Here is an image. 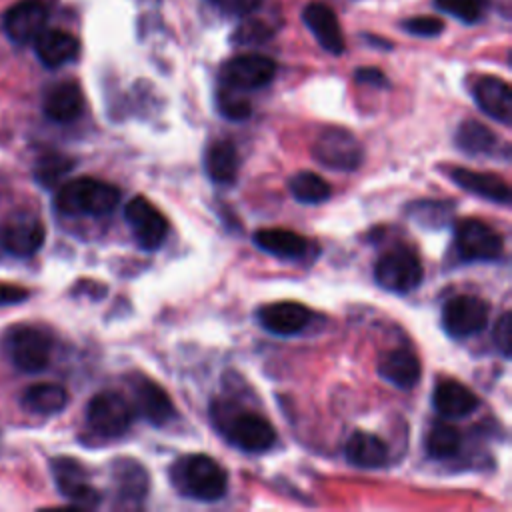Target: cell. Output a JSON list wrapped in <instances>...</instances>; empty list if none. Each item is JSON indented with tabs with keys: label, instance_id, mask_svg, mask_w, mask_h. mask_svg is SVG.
Returning <instances> with one entry per match:
<instances>
[{
	"label": "cell",
	"instance_id": "1",
	"mask_svg": "<svg viewBox=\"0 0 512 512\" xmlns=\"http://www.w3.org/2000/svg\"><path fill=\"white\" fill-rule=\"evenodd\" d=\"M174 488L194 500L214 502L226 494L228 478L222 466L206 454H186L170 468Z\"/></svg>",
	"mask_w": 512,
	"mask_h": 512
},
{
	"label": "cell",
	"instance_id": "2",
	"mask_svg": "<svg viewBox=\"0 0 512 512\" xmlns=\"http://www.w3.org/2000/svg\"><path fill=\"white\" fill-rule=\"evenodd\" d=\"M120 202V190L104 180L74 178L62 184L54 196L56 208L66 216H104Z\"/></svg>",
	"mask_w": 512,
	"mask_h": 512
},
{
	"label": "cell",
	"instance_id": "3",
	"mask_svg": "<svg viewBox=\"0 0 512 512\" xmlns=\"http://www.w3.org/2000/svg\"><path fill=\"white\" fill-rule=\"evenodd\" d=\"M4 352L22 372H42L52 354L50 336L32 324H12L2 336Z\"/></svg>",
	"mask_w": 512,
	"mask_h": 512
},
{
	"label": "cell",
	"instance_id": "4",
	"mask_svg": "<svg viewBox=\"0 0 512 512\" xmlns=\"http://www.w3.org/2000/svg\"><path fill=\"white\" fill-rule=\"evenodd\" d=\"M424 278L418 254L408 246H394L384 252L374 266V280L380 288L396 294L412 292Z\"/></svg>",
	"mask_w": 512,
	"mask_h": 512
},
{
	"label": "cell",
	"instance_id": "5",
	"mask_svg": "<svg viewBox=\"0 0 512 512\" xmlns=\"http://www.w3.org/2000/svg\"><path fill=\"white\" fill-rule=\"evenodd\" d=\"M136 416L134 406L126 396L114 390H104L92 396L86 408V422L90 430L104 438L122 436Z\"/></svg>",
	"mask_w": 512,
	"mask_h": 512
},
{
	"label": "cell",
	"instance_id": "6",
	"mask_svg": "<svg viewBox=\"0 0 512 512\" xmlns=\"http://www.w3.org/2000/svg\"><path fill=\"white\" fill-rule=\"evenodd\" d=\"M454 240L460 258L468 262H492L504 252L502 236L490 224L476 218L460 220L454 230Z\"/></svg>",
	"mask_w": 512,
	"mask_h": 512
},
{
	"label": "cell",
	"instance_id": "7",
	"mask_svg": "<svg viewBox=\"0 0 512 512\" xmlns=\"http://www.w3.org/2000/svg\"><path fill=\"white\" fill-rule=\"evenodd\" d=\"M312 154L326 168L340 172H352L364 160L362 144L344 128H326L314 142Z\"/></svg>",
	"mask_w": 512,
	"mask_h": 512
},
{
	"label": "cell",
	"instance_id": "8",
	"mask_svg": "<svg viewBox=\"0 0 512 512\" xmlns=\"http://www.w3.org/2000/svg\"><path fill=\"white\" fill-rule=\"evenodd\" d=\"M220 428L226 440L244 452H264L276 440L274 426L264 416L248 410H238L222 418Z\"/></svg>",
	"mask_w": 512,
	"mask_h": 512
},
{
	"label": "cell",
	"instance_id": "9",
	"mask_svg": "<svg viewBox=\"0 0 512 512\" xmlns=\"http://www.w3.org/2000/svg\"><path fill=\"white\" fill-rule=\"evenodd\" d=\"M44 238L42 220L28 210L12 212L0 224V244L14 256H32L42 248Z\"/></svg>",
	"mask_w": 512,
	"mask_h": 512
},
{
	"label": "cell",
	"instance_id": "10",
	"mask_svg": "<svg viewBox=\"0 0 512 512\" xmlns=\"http://www.w3.org/2000/svg\"><path fill=\"white\" fill-rule=\"evenodd\" d=\"M124 218L142 250H158L168 236L166 216L144 196H134L124 208Z\"/></svg>",
	"mask_w": 512,
	"mask_h": 512
},
{
	"label": "cell",
	"instance_id": "11",
	"mask_svg": "<svg viewBox=\"0 0 512 512\" xmlns=\"http://www.w3.org/2000/svg\"><path fill=\"white\" fill-rule=\"evenodd\" d=\"M488 304L472 294L450 298L442 308V328L452 338H468L488 324Z\"/></svg>",
	"mask_w": 512,
	"mask_h": 512
},
{
	"label": "cell",
	"instance_id": "12",
	"mask_svg": "<svg viewBox=\"0 0 512 512\" xmlns=\"http://www.w3.org/2000/svg\"><path fill=\"white\" fill-rule=\"evenodd\" d=\"M276 62L262 54L234 56L222 66V82L230 90H256L272 82Z\"/></svg>",
	"mask_w": 512,
	"mask_h": 512
},
{
	"label": "cell",
	"instance_id": "13",
	"mask_svg": "<svg viewBox=\"0 0 512 512\" xmlns=\"http://www.w3.org/2000/svg\"><path fill=\"white\" fill-rule=\"evenodd\" d=\"M50 468L60 494L70 502L80 508H94L100 504V492L88 482V472L82 462L68 456H58L50 462Z\"/></svg>",
	"mask_w": 512,
	"mask_h": 512
},
{
	"label": "cell",
	"instance_id": "14",
	"mask_svg": "<svg viewBox=\"0 0 512 512\" xmlns=\"http://www.w3.org/2000/svg\"><path fill=\"white\" fill-rule=\"evenodd\" d=\"M48 8L42 0H20L4 14V32L16 44L32 42L46 26Z\"/></svg>",
	"mask_w": 512,
	"mask_h": 512
},
{
	"label": "cell",
	"instance_id": "15",
	"mask_svg": "<svg viewBox=\"0 0 512 512\" xmlns=\"http://www.w3.org/2000/svg\"><path fill=\"white\" fill-rule=\"evenodd\" d=\"M310 310L300 302H274L256 312L260 326L276 336H294L302 332L310 322Z\"/></svg>",
	"mask_w": 512,
	"mask_h": 512
},
{
	"label": "cell",
	"instance_id": "16",
	"mask_svg": "<svg viewBox=\"0 0 512 512\" xmlns=\"http://www.w3.org/2000/svg\"><path fill=\"white\" fill-rule=\"evenodd\" d=\"M478 108L490 118L508 126L512 122V90L506 80L498 76H482L472 88Z\"/></svg>",
	"mask_w": 512,
	"mask_h": 512
},
{
	"label": "cell",
	"instance_id": "17",
	"mask_svg": "<svg viewBox=\"0 0 512 512\" xmlns=\"http://www.w3.org/2000/svg\"><path fill=\"white\" fill-rule=\"evenodd\" d=\"M134 410H138L150 424L164 426L174 416V406L168 392L146 376L134 380Z\"/></svg>",
	"mask_w": 512,
	"mask_h": 512
},
{
	"label": "cell",
	"instance_id": "18",
	"mask_svg": "<svg viewBox=\"0 0 512 512\" xmlns=\"http://www.w3.org/2000/svg\"><path fill=\"white\" fill-rule=\"evenodd\" d=\"M302 20L326 52H330V54L344 52V36H342L340 24H338L334 12L326 4H322V2L308 4L302 10Z\"/></svg>",
	"mask_w": 512,
	"mask_h": 512
},
{
	"label": "cell",
	"instance_id": "19",
	"mask_svg": "<svg viewBox=\"0 0 512 512\" xmlns=\"http://www.w3.org/2000/svg\"><path fill=\"white\" fill-rule=\"evenodd\" d=\"M450 178L470 194L486 198L490 202L508 206L510 204V186L498 174L490 172H476L470 168H450Z\"/></svg>",
	"mask_w": 512,
	"mask_h": 512
},
{
	"label": "cell",
	"instance_id": "20",
	"mask_svg": "<svg viewBox=\"0 0 512 512\" xmlns=\"http://www.w3.org/2000/svg\"><path fill=\"white\" fill-rule=\"evenodd\" d=\"M38 60L46 68H60L78 56L80 42L64 30H42L34 40Z\"/></svg>",
	"mask_w": 512,
	"mask_h": 512
},
{
	"label": "cell",
	"instance_id": "21",
	"mask_svg": "<svg viewBox=\"0 0 512 512\" xmlns=\"http://www.w3.org/2000/svg\"><path fill=\"white\" fill-rule=\"evenodd\" d=\"M44 114L58 124H68L76 120L84 110V96L76 82H60L52 86L42 102Z\"/></svg>",
	"mask_w": 512,
	"mask_h": 512
},
{
	"label": "cell",
	"instance_id": "22",
	"mask_svg": "<svg viewBox=\"0 0 512 512\" xmlns=\"http://www.w3.org/2000/svg\"><path fill=\"white\" fill-rule=\"evenodd\" d=\"M434 408L444 418H464L470 416L480 400L478 396L464 384L456 380H442L432 396Z\"/></svg>",
	"mask_w": 512,
	"mask_h": 512
},
{
	"label": "cell",
	"instance_id": "23",
	"mask_svg": "<svg viewBox=\"0 0 512 512\" xmlns=\"http://www.w3.org/2000/svg\"><path fill=\"white\" fill-rule=\"evenodd\" d=\"M378 374L380 378H384L386 382L398 386V388H412L422 374L420 368V360L404 348H396L386 352L380 362H378Z\"/></svg>",
	"mask_w": 512,
	"mask_h": 512
},
{
	"label": "cell",
	"instance_id": "24",
	"mask_svg": "<svg viewBox=\"0 0 512 512\" xmlns=\"http://www.w3.org/2000/svg\"><path fill=\"white\" fill-rule=\"evenodd\" d=\"M346 460L356 468H382L388 460V448L382 438L368 432H354L344 448Z\"/></svg>",
	"mask_w": 512,
	"mask_h": 512
},
{
	"label": "cell",
	"instance_id": "25",
	"mask_svg": "<svg viewBox=\"0 0 512 512\" xmlns=\"http://www.w3.org/2000/svg\"><path fill=\"white\" fill-rule=\"evenodd\" d=\"M254 244L278 258H300L304 256L308 242L304 236L284 228H264L254 234Z\"/></svg>",
	"mask_w": 512,
	"mask_h": 512
},
{
	"label": "cell",
	"instance_id": "26",
	"mask_svg": "<svg viewBox=\"0 0 512 512\" xmlns=\"http://www.w3.org/2000/svg\"><path fill=\"white\" fill-rule=\"evenodd\" d=\"M204 170L216 184H230L238 174V152L232 142L216 140L206 148Z\"/></svg>",
	"mask_w": 512,
	"mask_h": 512
},
{
	"label": "cell",
	"instance_id": "27",
	"mask_svg": "<svg viewBox=\"0 0 512 512\" xmlns=\"http://www.w3.org/2000/svg\"><path fill=\"white\" fill-rule=\"evenodd\" d=\"M456 146L470 156L498 154L500 138L478 120H464L456 130Z\"/></svg>",
	"mask_w": 512,
	"mask_h": 512
},
{
	"label": "cell",
	"instance_id": "28",
	"mask_svg": "<svg viewBox=\"0 0 512 512\" xmlns=\"http://www.w3.org/2000/svg\"><path fill=\"white\" fill-rule=\"evenodd\" d=\"M22 404L34 412V414H42V416H50V414H58L66 408L68 404V392L64 386L60 384H52V382H40V384H32L24 390L22 394Z\"/></svg>",
	"mask_w": 512,
	"mask_h": 512
},
{
	"label": "cell",
	"instance_id": "29",
	"mask_svg": "<svg viewBox=\"0 0 512 512\" xmlns=\"http://www.w3.org/2000/svg\"><path fill=\"white\" fill-rule=\"evenodd\" d=\"M114 478L118 486V494L124 500H142L148 492V472L136 460H116L114 462Z\"/></svg>",
	"mask_w": 512,
	"mask_h": 512
},
{
	"label": "cell",
	"instance_id": "30",
	"mask_svg": "<svg viewBox=\"0 0 512 512\" xmlns=\"http://www.w3.org/2000/svg\"><path fill=\"white\" fill-rule=\"evenodd\" d=\"M288 190L302 204H320L332 194L330 184L320 174L310 170L296 172L288 182Z\"/></svg>",
	"mask_w": 512,
	"mask_h": 512
},
{
	"label": "cell",
	"instance_id": "31",
	"mask_svg": "<svg viewBox=\"0 0 512 512\" xmlns=\"http://www.w3.org/2000/svg\"><path fill=\"white\" fill-rule=\"evenodd\" d=\"M460 432L448 422H434L426 434V452L434 460H446L458 454L460 450Z\"/></svg>",
	"mask_w": 512,
	"mask_h": 512
},
{
	"label": "cell",
	"instance_id": "32",
	"mask_svg": "<svg viewBox=\"0 0 512 512\" xmlns=\"http://www.w3.org/2000/svg\"><path fill=\"white\" fill-rule=\"evenodd\" d=\"M408 214L414 222H418L420 226H428V228H440L448 222L452 208L448 202H440V200H420L410 204Z\"/></svg>",
	"mask_w": 512,
	"mask_h": 512
},
{
	"label": "cell",
	"instance_id": "33",
	"mask_svg": "<svg viewBox=\"0 0 512 512\" xmlns=\"http://www.w3.org/2000/svg\"><path fill=\"white\" fill-rule=\"evenodd\" d=\"M72 166H74L72 158L58 154V152H50V154H44L38 158L34 174L40 184L54 186L62 176H66L72 170Z\"/></svg>",
	"mask_w": 512,
	"mask_h": 512
},
{
	"label": "cell",
	"instance_id": "34",
	"mask_svg": "<svg viewBox=\"0 0 512 512\" xmlns=\"http://www.w3.org/2000/svg\"><path fill=\"white\" fill-rule=\"evenodd\" d=\"M434 2L442 12L452 14L464 24L478 22L488 8V0H434Z\"/></svg>",
	"mask_w": 512,
	"mask_h": 512
},
{
	"label": "cell",
	"instance_id": "35",
	"mask_svg": "<svg viewBox=\"0 0 512 512\" xmlns=\"http://www.w3.org/2000/svg\"><path fill=\"white\" fill-rule=\"evenodd\" d=\"M218 108L222 112V116H226L228 120H246L252 114V106L248 100L236 96L230 88H226L224 92L218 94Z\"/></svg>",
	"mask_w": 512,
	"mask_h": 512
},
{
	"label": "cell",
	"instance_id": "36",
	"mask_svg": "<svg viewBox=\"0 0 512 512\" xmlns=\"http://www.w3.org/2000/svg\"><path fill=\"white\" fill-rule=\"evenodd\" d=\"M402 28L414 36H424V38H432L438 36L444 30V22L440 18L434 16H414L402 22Z\"/></svg>",
	"mask_w": 512,
	"mask_h": 512
},
{
	"label": "cell",
	"instance_id": "37",
	"mask_svg": "<svg viewBox=\"0 0 512 512\" xmlns=\"http://www.w3.org/2000/svg\"><path fill=\"white\" fill-rule=\"evenodd\" d=\"M494 344L496 348L508 358L512 350V316L510 312H504L500 320L494 326Z\"/></svg>",
	"mask_w": 512,
	"mask_h": 512
},
{
	"label": "cell",
	"instance_id": "38",
	"mask_svg": "<svg viewBox=\"0 0 512 512\" xmlns=\"http://www.w3.org/2000/svg\"><path fill=\"white\" fill-rule=\"evenodd\" d=\"M210 2L216 4L220 10H224L226 14L244 16V14H250L252 10H256L264 0H210Z\"/></svg>",
	"mask_w": 512,
	"mask_h": 512
},
{
	"label": "cell",
	"instance_id": "39",
	"mask_svg": "<svg viewBox=\"0 0 512 512\" xmlns=\"http://www.w3.org/2000/svg\"><path fill=\"white\" fill-rule=\"evenodd\" d=\"M28 290L22 288V286H16V284H2L0 282V306H6V304H20L28 298Z\"/></svg>",
	"mask_w": 512,
	"mask_h": 512
},
{
	"label": "cell",
	"instance_id": "40",
	"mask_svg": "<svg viewBox=\"0 0 512 512\" xmlns=\"http://www.w3.org/2000/svg\"><path fill=\"white\" fill-rule=\"evenodd\" d=\"M240 42H262V38L268 36V32L258 22H248V26L238 30Z\"/></svg>",
	"mask_w": 512,
	"mask_h": 512
},
{
	"label": "cell",
	"instance_id": "41",
	"mask_svg": "<svg viewBox=\"0 0 512 512\" xmlns=\"http://www.w3.org/2000/svg\"><path fill=\"white\" fill-rule=\"evenodd\" d=\"M356 80L372 86H386V76L378 68H360L356 70Z\"/></svg>",
	"mask_w": 512,
	"mask_h": 512
}]
</instances>
